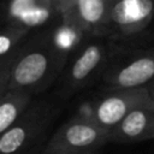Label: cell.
Masks as SVG:
<instances>
[{
	"label": "cell",
	"mask_w": 154,
	"mask_h": 154,
	"mask_svg": "<svg viewBox=\"0 0 154 154\" xmlns=\"http://www.w3.org/2000/svg\"><path fill=\"white\" fill-rule=\"evenodd\" d=\"M65 64L53 51L47 31L30 35L18 49L8 75L7 90L38 93L61 75Z\"/></svg>",
	"instance_id": "cell-1"
},
{
	"label": "cell",
	"mask_w": 154,
	"mask_h": 154,
	"mask_svg": "<svg viewBox=\"0 0 154 154\" xmlns=\"http://www.w3.org/2000/svg\"><path fill=\"white\" fill-rule=\"evenodd\" d=\"M102 81L113 89L144 88L154 81V43L113 45Z\"/></svg>",
	"instance_id": "cell-2"
},
{
	"label": "cell",
	"mask_w": 154,
	"mask_h": 154,
	"mask_svg": "<svg viewBox=\"0 0 154 154\" xmlns=\"http://www.w3.org/2000/svg\"><path fill=\"white\" fill-rule=\"evenodd\" d=\"M113 49V43L103 37H89L70 58L61 72V91L73 94L102 76Z\"/></svg>",
	"instance_id": "cell-3"
},
{
	"label": "cell",
	"mask_w": 154,
	"mask_h": 154,
	"mask_svg": "<svg viewBox=\"0 0 154 154\" xmlns=\"http://www.w3.org/2000/svg\"><path fill=\"white\" fill-rule=\"evenodd\" d=\"M154 19V0H117L112 2L103 38L117 46L140 42Z\"/></svg>",
	"instance_id": "cell-4"
},
{
	"label": "cell",
	"mask_w": 154,
	"mask_h": 154,
	"mask_svg": "<svg viewBox=\"0 0 154 154\" xmlns=\"http://www.w3.org/2000/svg\"><path fill=\"white\" fill-rule=\"evenodd\" d=\"M147 99L148 95L146 88H108V91L102 96L82 103L77 113L93 120L109 135V132L125 118V116L131 109Z\"/></svg>",
	"instance_id": "cell-5"
},
{
	"label": "cell",
	"mask_w": 154,
	"mask_h": 154,
	"mask_svg": "<svg viewBox=\"0 0 154 154\" xmlns=\"http://www.w3.org/2000/svg\"><path fill=\"white\" fill-rule=\"evenodd\" d=\"M108 142V134L78 113L64 123L49 138L42 154H75L97 150Z\"/></svg>",
	"instance_id": "cell-6"
},
{
	"label": "cell",
	"mask_w": 154,
	"mask_h": 154,
	"mask_svg": "<svg viewBox=\"0 0 154 154\" xmlns=\"http://www.w3.org/2000/svg\"><path fill=\"white\" fill-rule=\"evenodd\" d=\"M55 111L47 102L30 105L0 137V154H25L43 135Z\"/></svg>",
	"instance_id": "cell-7"
},
{
	"label": "cell",
	"mask_w": 154,
	"mask_h": 154,
	"mask_svg": "<svg viewBox=\"0 0 154 154\" xmlns=\"http://www.w3.org/2000/svg\"><path fill=\"white\" fill-rule=\"evenodd\" d=\"M2 6L4 20L11 25L36 32L54 23L60 13L53 0H6Z\"/></svg>",
	"instance_id": "cell-8"
},
{
	"label": "cell",
	"mask_w": 154,
	"mask_h": 154,
	"mask_svg": "<svg viewBox=\"0 0 154 154\" xmlns=\"http://www.w3.org/2000/svg\"><path fill=\"white\" fill-rule=\"evenodd\" d=\"M154 140V106L149 99L131 109L109 132L108 142L136 143Z\"/></svg>",
	"instance_id": "cell-9"
},
{
	"label": "cell",
	"mask_w": 154,
	"mask_h": 154,
	"mask_svg": "<svg viewBox=\"0 0 154 154\" xmlns=\"http://www.w3.org/2000/svg\"><path fill=\"white\" fill-rule=\"evenodd\" d=\"M111 0H76L64 14L89 37H103L108 20Z\"/></svg>",
	"instance_id": "cell-10"
},
{
	"label": "cell",
	"mask_w": 154,
	"mask_h": 154,
	"mask_svg": "<svg viewBox=\"0 0 154 154\" xmlns=\"http://www.w3.org/2000/svg\"><path fill=\"white\" fill-rule=\"evenodd\" d=\"M51 46L58 58L66 65L70 58L89 38V36L64 14H60L47 30Z\"/></svg>",
	"instance_id": "cell-11"
},
{
	"label": "cell",
	"mask_w": 154,
	"mask_h": 154,
	"mask_svg": "<svg viewBox=\"0 0 154 154\" xmlns=\"http://www.w3.org/2000/svg\"><path fill=\"white\" fill-rule=\"evenodd\" d=\"M31 99V94L18 90H7L0 97V137L23 116Z\"/></svg>",
	"instance_id": "cell-12"
},
{
	"label": "cell",
	"mask_w": 154,
	"mask_h": 154,
	"mask_svg": "<svg viewBox=\"0 0 154 154\" xmlns=\"http://www.w3.org/2000/svg\"><path fill=\"white\" fill-rule=\"evenodd\" d=\"M31 34L25 29L2 23L0 25V61L14 55Z\"/></svg>",
	"instance_id": "cell-13"
},
{
	"label": "cell",
	"mask_w": 154,
	"mask_h": 154,
	"mask_svg": "<svg viewBox=\"0 0 154 154\" xmlns=\"http://www.w3.org/2000/svg\"><path fill=\"white\" fill-rule=\"evenodd\" d=\"M17 54V53H16ZM14 55H12L8 59L0 61V97L7 91V83H8V75H10V67L14 59Z\"/></svg>",
	"instance_id": "cell-14"
},
{
	"label": "cell",
	"mask_w": 154,
	"mask_h": 154,
	"mask_svg": "<svg viewBox=\"0 0 154 154\" xmlns=\"http://www.w3.org/2000/svg\"><path fill=\"white\" fill-rule=\"evenodd\" d=\"M53 1H54V5L60 14L64 13L65 11H67L76 2V0H53Z\"/></svg>",
	"instance_id": "cell-15"
},
{
	"label": "cell",
	"mask_w": 154,
	"mask_h": 154,
	"mask_svg": "<svg viewBox=\"0 0 154 154\" xmlns=\"http://www.w3.org/2000/svg\"><path fill=\"white\" fill-rule=\"evenodd\" d=\"M146 90H147V95H148V99L150 101V103L154 106V81L150 82L147 87H144Z\"/></svg>",
	"instance_id": "cell-16"
},
{
	"label": "cell",
	"mask_w": 154,
	"mask_h": 154,
	"mask_svg": "<svg viewBox=\"0 0 154 154\" xmlns=\"http://www.w3.org/2000/svg\"><path fill=\"white\" fill-rule=\"evenodd\" d=\"M75 154H97L96 150H89V152H81V153H75Z\"/></svg>",
	"instance_id": "cell-17"
},
{
	"label": "cell",
	"mask_w": 154,
	"mask_h": 154,
	"mask_svg": "<svg viewBox=\"0 0 154 154\" xmlns=\"http://www.w3.org/2000/svg\"><path fill=\"white\" fill-rule=\"evenodd\" d=\"M4 20V14H2V6H0V25L2 24Z\"/></svg>",
	"instance_id": "cell-18"
},
{
	"label": "cell",
	"mask_w": 154,
	"mask_h": 154,
	"mask_svg": "<svg viewBox=\"0 0 154 154\" xmlns=\"http://www.w3.org/2000/svg\"><path fill=\"white\" fill-rule=\"evenodd\" d=\"M111 1H112V2H114V1H117V0H111Z\"/></svg>",
	"instance_id": "cell-19"
}]
</instances>
